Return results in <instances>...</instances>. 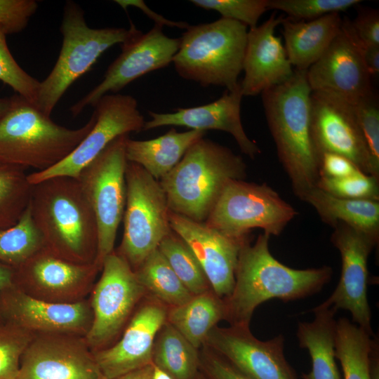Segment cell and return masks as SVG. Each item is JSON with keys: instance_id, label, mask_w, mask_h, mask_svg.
Returning a JSON list of instances; mask_svg holds the SVG:
<instances>
[{"instance_id": "obj_19", "label": "cell", "mask_w": 379, "mask_h": 379, "mask_svg": "<svg viewBox=\"0 0 379 379\" xmlns=\"http://www.w3.org/2000/svg\"><path fill=\"white\" fill-rule=\"evenodd\" d=\"M313 138L321 154L345 157L368 175L367 155L352 102L331 93L312 91Z\"/></svg>"}, {"instance_id": "obj_14", "label": "cell", "mask_w": 379, "mask_h": 379, "mask_svg": "<svg viewBox=\"0 0 379 379\" xmlns=\"http://www.w3.org/2000/svg\"><path fill=\"white\" fill-rule=\"evenodd\" d=\"M333 228L331 241L340 254L341 274L333 292L317 306L349 311L354 324L373 335L371 311L367 298V262L379 237L343 222L337 223Z\"/></svg>"}, {"instance_id": "obj_39", "label": "cell", "mask_w": 379, "mask_h": 379, "mask_svg": "<svg viewBox=\"0 0 379 379\" xmlns=\"http://www.w3.org/2000/svg\"><path fill=\"white\" fill-rule=\"evenodd\" d=\"M7 32L0 25V81L9 86L16 94L34 105L40 81L29 74L16 62L6 41Z\"/></svg>"}, {"instance_id": "obj_3", "label": "cell", "mask_w": 379, "mask_h": 379, "mask_svg": "<svg viewBox=\"0 0 379 379\" xmlns=\"http://www.w3.org/2000/svg\"><path fill=\"white\" fill-rule=\"evenodd\" d=\"M29 207L44 249L72 262H95L97 222L77 179L58 176L33 185Z\"/></svg>"}, {"instance_id": "obj_17", "label": "cell", "mask_w": 379, "mask_h": 379, "mask_svg": "<svg viewBox=\"0 0 379 379\" xmlns=\"http://www.w3.org/2000/svg\"><path fill=\"white\" fill-rule=\"evenodd\" d=\"M0 314L32 334H86L93 313L84 302H50L31 295L14 284L0 292Z\"/></svg>"}, {"instance_id": "obj_49", "label": "cell", "mask_w": 379, "mask_h": 379, "mask_svg": "<svg viewBox=\"0 0 379 379\" xmlns=\"http://www.w3.org/2000/svg\"><path fill=\"white\" fill-rule=\"evenodd\" d=\"M153 363L114 379H152Z\"/></svg>"}, {"instance_id": "obj_13", "label": "cell", "mask_w": 379, "mask_h": 379, "mask_svg": "<svg viewBox=\"0 0 379 379\" xmlns=\"http://www.w3.org/2000/svg\"><path fill=\"white\" fill-rule=\"evenodd\" d=\"M92 297L93 319L86 334L88 347L107 343L124 326L145 290L128 262L114 251L107 255Z\"/></svg>"}, {"instance_id": "obj_44", "label": "cell", "mask_w": 379, "mask_h": 379, "mask_svg": "<svg viewBox=\"0 0 379 379\" xmlns=\"http://www.w3.org/2000/svg\"><path fill=\"white\" fill-rule=\"evenodd\" d=\"M204 363L211 379H252L210 349L205 354Z\"/></svg>"}, {"instance_id": "obj_6", "label": "cell", "mask_w": 379, "mask_h": 379, "mask_svg": "<svg viewBox=\"0 0 379 379\" xmlns=\"http://www.w3.org/2000/svg\"><path fill=\"white\" fill-rule=\"evenodd\" d=\"M247 34L246 25L222 18L190 25L180 37V46L173 59L176 72L203 87L235 89L243 71Z\"/></svg>"}, {"instance_id": "obj_5", "label": "cell", "mask_w": 379, "mask_h": 379, "mask_svg": "<svg viewBox=\"0 0 379 379\" xmlns=\"http://www.w3.org/2000/svg\"><path fill=\"white\" fill-rule=\"evenodd\" d=\"M94 113L83 126L71 129L55 123L23 97L11 96L0 117V160L24 168L44 171L67 157L93 128Z\"/></svg>"}, {"instance_id": "obj_23", "label": "cell", "mask_w": 379, "mask_h": 379, "mask_svg": "<svg viewBox=\"0 0 379 379\" xmlns=\"http://www.w3.org/2000/svg\"><path fill=\"white\" fill-rule=\"evenodd\" d=\"M242 93L239 85L226 90L216 100L197 107L178 108L173 113L149 111L151 119L145 122L143 131L166 126H185L190 130H219L230 133L240 150L251 159L261 153L256 142L246 135L241 119Z\"/></svg>"}, {"instance_id": "obj_50", "label": "cell", "mask_w": 379, "mask_h": 379, "mask_svg": "<svg viewBox=\"0 0 379 379\" xmlns=\"http://www.w3.org/2000/svg\"><path fill=\"white\" fill-rule=\"evenodd\" d=\"M152 379H173L167 372L153 364Z\"/></svg>"}, {"instance_id": "obj_48", "label": "cell", "mask_w": 379, "mask_h": 379, "mask_svg": "<svg viewBox=\"0 0 379 379\" xmlns=\"http://www.w3.org/2000/svg\"><path fill=\"white\" fill-rule=\"evenodd\" d=\"M14 267L0 262V292L13 284ZM0 314V321H2Z\"/></svg>"}, {"instance_id": "obj_30", "label": "cell", "mask_w": 379, "mask_h": 379, "mask_svg": "<svg viewBox=\"0 0 379 379\" xmlns=\"http://www.w3.org/2000/svg\"><path fill=\"white\" fill-rule=\"evenodd\" d=\"M197 350L177 329L166 322L156 337L152 363L173 379H195L201 362Z\"/></svg>"}, {"instance_id": "obj_42", "label": "cell", "mask_w": 379, "mask_h": 379, "mask_svg": "<svg viewBox=\"0 0 379 379\" xmlns=\"http://www.w3.org/2000/svg\"><path fill=\"white\" fill-rule=\"evenodd\" d=\"M37 8L35 0H0V25L8 34L20 32Z\"/></svg>"}, {"instance_id": "obj_51", "label": "cell", "mask_w": 379, "mask_h": 379, "mask_svg": "<svg viewBox=\"0 0 379 379\" xmlns=\"http://www.w3.org/2000/svg\"><path fill=\"white\" fill-rule=\"evenodd\" d=\"M11 105V97L0 98V117L4 114L9 108Z\"/></svg>"}, {"instance_id": "obj_26", "label": "cell", "mask_w": 379, "mask_h": 379, "mask_svg": "<svg viewBox=\"0 0 379 379\" xmlns=\"http://www.w3.org/2000/svg\"><path fill=\"white\" fill-rule=\"evenodd\" d=\"M206 131L189 130L178 132L171 128L165 134L147 140H135L127 138L126 157L128 162L142 166L153 178L160 180L181 160L187 150Z\"/></svg>"}, {"instance_id": "obj_20", "label": "cell", "mask_w": 379, "mask_h": 379, "mask_svg": "<svg viewBox=\"0 0 379 379\" xmlns=\"http://www.w3.org/2000/svg\"><path fill=\"white\" fill-rule=\"evenodd\" d=\"M171 229L190 247L202 267L211 290L227 298L235 282V271L242 246L249 241L228 237L204 222L169 211Z\"/></svg>"}, {"instance_id": "obj_21", "label": "cell", "mask_w": 379, "mask_h": 379, "mask_svg": "<svg viewBox=\"0 0 379 379\" xmlns=\"http://www.w3.org/2000/svg\"><path fill=\"white\" fill-rule=\"evenodd\" d=\"M166 306L157 300L143 303L114 345L93 353L104 379H114L152 363L156 337L167 322Z\"/></svg>"}, {"instance_id": "obj_24", "label": "cell", "mask_w": 379, "mask_h": 379, "mask_svg": "<svg viewBox=\"0 0 379 379\" xmlns=\"http://www.w3.org/2000/svg\"><path fill=\"white\" fill-rule=\"evenodd\" d=\"M100 267L75 263L43 248L14 267L13 284L22 290H41L53 295H67L84 290L93 282Z\"/></svg>"}, {"instance_id": "obj_15", "label": "cell", "mask_w": 379, "mask_h": 379, "mask_svg": "<svg viewBox=\"0 0 379 379\" xmlns=\"http://www.w3.org/2000/svg\"><path fill=\"white\" fill-rule=\"evenodd\" d=\"M307 78L312 91L331 93L351 102L373 94L361 44L348 18L343 19L340 29L328 48L307 70Z\"/></svg>"}, {"instance_id": "obj_12", "label": "cell", "mask_w": 379, "mask_h": 379, "mask_svg": "<svg viewBox=\"0 0 379 379\" xmlns=\"http://www.w3.org/2000/svg\"><path fill=\"white\" fill-rule=\"evenodd\" d=\"M163 27L154 25L147 32L135 30L123 44L119 55L109 65L102 80L70 109L76 117L86 107H95L104 95L118 93L136 79L169 65L178 51L180 39L164 34Z\"/></svg>"}, {"instance_id": "obj_36", "label": "cell", "mask_w": 379, "mask_h": 379, "mask_svg": "<svg viewBox=\"0 0 379 379\" xmlns=\"http://www.w3.org/2000/svg\"><path fill=\"white\" fill-rule=\"evenodd\" d=\"M365 147L368 175L379 180V107L373 93L352 102Z\"/></svg>"}, {"instance_id": "obj_16", "label": "cell", "mask_w": 379, "mask_h": 379, "mask_svg": "<svg viewBox=\"0 0 379 379\" xmlns=\"http://www.w3.org/2000/svg\"><path fill=\"white\" fill-rule=\"evenodd\" d=\"M204 345L252 379H298L284 356L281 334L260 340L251 333L249 327L216 326Z\"/></svg>"}, {"instance_id": "obj_45", "label": "cell", "mask_w": 379, "mask_h": 379, "mask_svg": "<svg viewBox=\"0 0 379 379\" xmlns=\"http://www.w3.org/2000/svg\"><path fill=\"white\" fill-rule=\"evenodd\" d=\"M360 171L350 159L334 153H324L321 157L320 176L343 178Z\"/></svg>"}, {"instance_id": "obj_9", "label": "cell", "mask_w": 379, "mask_h": 379, "mask_svg": "<svg viewBox=\"0 0 379 379\" xmlns=\"http://www.w3.org/2000/svg\"><path fill=\"white\" fill-rule=\"evenodd\" d=\"M124 234L117 251L135 270L171 232L166 194L159 180L142 166L126 169Z\"/></svg>"}, {"instance_id": "obj_52", "label": "cell", "mask_w": 379, "mask_h": 379, "mask_svg": "<svg viewBox=\"0 0 379 379\" xmlns=\"http://www.w3.org/2000/svg\"><path fill=\"white\" fill-rule=\"evenodd\" d=\"M195 379H204V378L201 376H197Z\"/></svg>"}, {"instance_id": "obj_43", "label": "cell", "mask_w": 379, "mask_h": 379, "mask_svg": "<svg viewBox=\"0 0 379 379\" xmlns=\"http://www.w3.org/2000/svg\"><path fill=\"white\" fill-rule=\"evenodd\" d=\"M352 31L363 46H379V11L366 8L359 11L350 20Z\"/></svg>"}, {"instance_id": "obj_4", "label": "cell", "mask_w": 379, "mask_h": 379, "mask_svg": "<svg viewBox=\"0 0 379 379\" xmlns=\"http://www.w3.org/2000/svg\"><path fill=\"white\" fill-rule=\"evenodd\" d=\"M246 176L241 156L204 137L159 181L171 211L204 222L227 185Z\"/></svg>"}, {"instance_id": "obj_2", "label": "cell", "mask_w": 379, "mask_h": 379, "mask_svg": "<svg viewBox=\"0 0 379 379\" xmlns=\"http://www.w3.org/2000/svg\"><path fill=\"white\" fill-rule=\"evenodd\" d=\"M312 91L307 70L295 69L286 82L261 93L279 161L302 201L320 178L321 154L312 130Z\"/></svg>"}, {"instance_id": "obj_27", "label": "cell", "mask_w": 379, "mask_h": 379, "mask_svg": "<svg viewBox=\"0 0 379 379\" xmlns=\"http://www.w3.org/2000/svg\"><path fill=\"white\" fill-rule=\"evenodd\" d=\"M311 311L314 319L299 322L296 332L299 347L308 351L312 361L311 371L302 373L301 378L341 379L335 356L337 310L317 306Z\"/></svg>"}, {"instance_id": "obj_53", "label": "cell", "mask_w": 379, "mask_h": 379, "mask_svg": "<svg viewBox=\"0 0 379 379\" xmlns=\"http://www.w3.org/2000/svg\"><path fill=\"white\" fill-rule=\"evenodd\" d=\"M0 162H1V160H0Z\"/></svg>"}, {"instance_id": "obj_7", "label": "cell", "mask_w": 379, "mask_h": 379, "mask_svg": "<svg viewBox=\"0 0 379 379\" xmlns=\"http://www.w3.org/2000/svg\"><path fill=\"white\" fill-rule=\"evenodd\" d=\"M129 29L90 27L79 4L65 3L60 32L62 43L58 60L48 75L40 81L34 105L50 117L67 89L95 64L99 57L117 44H123L135 32Z\"/></svg>"}, {"instance_id": "obj_29", "label": "cell", "mask_w": 379, "mask_h": 379, "mask_svg": "<svg viewBox=\"0 0 379 379\" xmlns=\"http://www.w3.org/2000/svg\"><path fill=\"white\" fill-rule=\"evenodd\" d=\"M225 317L224 300L209 290L193 295L181 305L171 307L168 311L167 322L199 349L209 332Z\"/></svg>"}, {"instance_id": "obj_38", "label": "cell", "mask_w": 379, "mask_h": 379, "mask_svg": "<svg viewBox=\"0 0 379 379\" xmlns=\"http://www.w3.org/2000/svg\"><path fill=\"white\" fill-rule=\"evenodd\" d=\"M317 187L340 198L379 201V180L361 171L338 178L321 175Z\"/></svg>"}, {"instance_id": "obj_8", "label": "cell", "mask_w": 379, "mask_h": 379, "mask_svg": "<svg viewBox=\"0 0 379 379\" xmlns=\"http://www.w3.org/2000/svg\"><path fill=\"white\" fill-rule=\"evenodd\" d=\"M297 214L266 183L234 180L227 185L204 223L228 237L245 240L255 228L279 236Z\"/></svg>"}, {"instance_id": "obj_31", "label": "cell", "mask_w": 379, "mask_h": 379, "mask_svg": "<svg viewBox=\"0 0 379 379\" xmlns=\"http://www.w3.org/2000/svg\"><path fill=\"white\" fill-rule=\"evenodd\" d=\"M373 335L346 317L336 320L335 356L341 365L343 379H371L369 353Z\"/></svg>"}, {"instance_id": "obj_35", "label": "cell", "mask_w": 379, "mask_h": 379, "mask_svg": "<svg viewBox=\"0 0 379 379\" xmlns=\"http://www.w3.org/2000/svg\"><path fill=\"white\" fill-rule=\"evenodd\" d=\"M44 247L27 208L14 226L0 230V262L17 267Z\"/></svg>"}, {"instance_id": "obj_40", "label": "cell", "mask_w": 379, "mask_h": 379, "mask_svg": "<svg viewBox=\"0 0 379 379\" xmlns=\"http://www.w3.org/2000/svg\"><path fill=\"white\" fill-rule=\"evenodd\" d=\"M359 0H267L268 10L281 11L293 20H312L325 15L345 11Z\"/></svg>"}, {"instance_id": "obj_41", "label": "cell", "mask_w": 379, "mask_h": 379, "mask_svg": "<svg viewBox=\"0 0 379 379\" xmlns=\"http://www.w3.org/2000/svg\"><path fill=\"white\" fill-rule=\"evenodd\" d=\"M197 7L213 10L221 18L255 27L260 18L268 11L267 0H191Z\"/></svg>"}, {"instance_id": "obj_1", "label": "cell", "mask_w": 379, "mask_h": 379, "mask_svg": "<svg viewBox=\"0 0 379 379\" xmlns=\"http://www.w3.org/2000/svg\"><path fill=\"white\" fill-rule=\"evenodd\" d=\"M270 239L263 232L253 244L248 241L240 249L233 290L223 299L225 320L231 326L249 327L260 304L273 298L288 302L309 297L332 278L330 266L297 270L284 265L270 253Z\"/></svg>"}, {"instance_id": "obj_11", "label": "cell", "mask_w": 379, "mask_h": 379, "mask_svg": "<svg viewBox=\"0 0 379 379\" xmlns=\"http://www.w3.org/2000/svg\"><path fill=\"white\" fill-rule=\"evenodd\" d=\"M94 107L95 119L90 132L61 161L44 171L27 175L31 185L58 176L77 179L81 171L114 140L143 131L144 117L138 109L137 100L131 95L107 94Z\"/></svg>"}, {"instance_id": "obj_25", "label": "cell", "mask_w": 379, "mask_h": 379, "mask_svg": "<svg viewBox=\"0 0 379 379\" xmlns=\"http://www.w3.org/2000/svg\"><path fill=\"white\" fill-rule=\"evenodd\" d=\"M343 18L338 13L305 22L284 18L281 25L287 57L295 69L307 70L338 33Z\"/></svg>"}, {"instance_id": "obj_28", "label": "cell", "mask_w": 379, "mask_h": 379, "mask_svg": "<svg viewBox=\"0 0 379 379\" xmlns=\"http://www.w3.org/2000/svg\"><path fill=\"white\" fill-rule=\"evenodd\" d=\"M303 201L310 204L321 220L332 227L343 222L379 237V201L340 198L316 187Z\"/></svg>"}, {"instance_id": "obj_18", "label": "cell", "mask_w": 379, "mask_h": 379, "mask_svg": "<svg viewBox=\"0 0 379 379\" xmlns=\"http://www.w3.org/2000/svg\"><path fill=\"white\" fill-rule=\"evenodd\" d=\"M71 335L33 337L17 379H104L86 340Z\"/></svg>"}, {"instance_id": "obj_22", "label": "cell", "mask_w": 379, "mask_h": 379, "mask_svg": "<svg viewBox=\"0 0 379 379\" xmlns=\"http://www.w3.org/2000/svg\"><path fill=\"white\" fill-rule=\"evenodd\" d=\"M284 17L273 13L262 25L250 28L247 34L243 71L240 83L243 96H255L282 84L293 75L294 70L275 29Z\"/></svg>"}, {"instance_id": "obj_32", "label": "cell", "mask_w": 379, "mask_h": 379, "mask_svg": "<svg viewBox=\"0 0 379 379\" xmlns=\"http://www.w3.org/2000/svg\"><path fill=\"white\" fill-rule=\"evenodd\" d=\"M145 291L171 307L181 305L193 295L180 281L158 248L134 270Z\"/></svg>"}, {"instance_id": "obj_33", "label": "cell", "mask_w": 379, "mask_h": 379, "mask_svg": "<svg viewBox=\"0 0 379 379\" xmlns=\"http://www.w3.org/2000/svg\"><path fill=\"white\" fill-rule=\"evenodd\" d=\"M25 170L0 162V230L18 223L29 206L32 185Z\"/></svg>"}, {"instance_id": "obj_37", "label": "cell", "mask_w": 379, "mask_h": 379, "mask_svg": "<svg viewBox=\"0 0 379 379\" xmlns=\"http://www.w3.org/2000/svg\"><path fill=\"white\" fill-rule=\"evenodd\" d=\"M32 338L20 326L0 321V379H17L22 355Z\"/></svg>"}, {"instance_id": "obj_46", "label": "cell", "mask_w": 379, "mask_h": 379, "mask_svg": "<svg viewBox=\"0 0 379 379\" xmlns=\"http://www.w3.org/2000/svg\"><path fill=\"white\" fill-rule=\"evenodd\" d=\"M117 4L120 5L124 9H126L129 6H135L138 8H140L146 15H147L149 18L152 19L156 25H159L161 26L166 25L168 27H178L180 29H187L190 26L189 24H187L185 22H177V21H171L169 20L166 19L164 17H163L161 15H159L154 11H152L146 4L144 3L143 1L141 0H132V1H122V0H117L115 1Z\"/></svg>"}, {"instance_id": "obj_34", "label": "cell", "mask_w": 379, "mask_h": 379, "mask_svg": "<svg viewBox=\"0 0 379 379\" xmlns=\"http://www.w3.org/2000/svg\"><path fill=\"white\" fill-rule=\"evenodd\" d=\"M158 249L193 295L211 290L195 255L187 244L172 230L160 242Z\"/></svg>"}, {"instance_id": "obj_10", "label": "cell", "mask_w": 379, "mask_h": 379, "mask_svg": "<svg viewBox=\"0 0 379 379\" xmlns=\"http://www.w3.org/2000/svg\"><path fill=\"white\" fill-rule=\"evenodd\" d=\"M123 135L110 142L77 178L97 222L98 241L95 262L102 269L105 258L114 251L126 205V140Z\"/></svg>"}, {"instance_id": "obj_47", "label": "cell", "mask_w": 379, "mask_h": 379, "mask_svg": "<svg viewBox=\"0 0 379 379\" xmlns=\"http://www.w3.org/2000/svg\"><path fill=\"white\" fill-rule=\"evenodd\" d=\"M362 47V55L371 77L379 72V46H368Z\"/></svg>"}]
</instances>
